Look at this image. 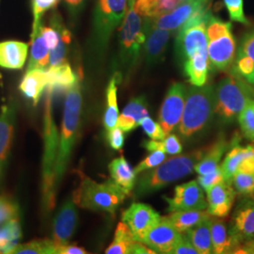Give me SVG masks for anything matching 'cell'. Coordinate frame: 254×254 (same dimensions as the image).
Wrapping results in <instances>:
<instances>
[{
  "label": "cell",
  "instance_id": "obj_35",
  "mask_svg": "<svg viewBox=\"0 0 254 254\" xmlns=\"http://www.w3.org/2000/svg\"><path fill=\"white\" fill-rule=\"evenodd\" d=\"M136 242L132 232L125 222H120L115 231L114 239L106 251L107 254H128Z\"/></svg>",
  "mask_w": 254,
  "mask_h": 254
},
{
  "label": "cell",
  "instance_id": "obj_18",
  "mask_svg": "<svg viewBox=\"0 0 254 254\" xmlns=\"http://www.w3.org/2000/svg\"><path fill=\"white\" fill-rule=\"evenodd\" d=\"M171 36L172 31L154 27L152 24L151 18V24L148 27L145 44L143 46L146 64L148 65H154L162 61Z\"/></svg>",
  "mask_w": 254,
  "mask_h": 254
},
{
  "label": "cell",
  "instance_id": "obj_41",
  "mask_svg": "<svg viewBox=\"0 0 254 254\" xmlns=\"http://www.w3.org/2000/svg\"><path fill=\"white\" fill-rule=\"evenodd\" d=\"M60 0H32L33 25L32 29L42 25V17L47 10L57 7Z\"/></svg>",
  "mask_w": 254,
  "mask_h": 254
},
{
  "label": "cell",
  "instance_id": "obj_25",
  "mask_svg": "<svg viewBox=\"0 0 254 254\" xmlns=\"http://www.w3.org/2000/svg\"><path fill=\"white\" fill-rule=\"evenodd\" d=\"M47 86L46 70L32 69L27 70L25 76L20 83L19 89L28 99L32 100L37 106Z\"/></svg>",
  "mask_w": 254,
  "mask_h": 254
},
{
  "label": "cell",
  "instance_id": "obj_22",
  "mask_svg": "<svg viewBox=\"0 0 254 254\" xmlns=\"http://www.w3.org/2000/svg\"><path fill=\"white\" fill-rule=\"evenodd\" d=\"M28 54V45L18 41L0 43V67L19 70L24 67Z\"/></svg>",
  "mask_w": 254,
  "mask_h": 254
},
{
  "label": "cell",
  "instance_id": "obj_19",
  "mask_svg": "<svg viewBox=\"0 0 254 254\" xmlns=\"http://www.w3.org/2000/svg\"><path fill=\"white\" fill-rule=\"evenodd\" d=\"M230 229L240 244L254 241V200H246L237 207Z\"/></svg>",
  "mask_w": 254,
  "mask_h": 254
},
{
  "label": "cell",
  "instance_id": "obj_36",
  "mask_svg": "<svg viewBox=\"0 0 254 254\" xmlns=\"http://www.w3.org/2000/svg\"><path fill=\"white\" fill-rule=\"evenodd\" d=\"M21 236V227L17 218L0 225V253L10 254L18 245Z\"/></svg>",
  "mask_w": 254,
  "mask_h": 254
},
{
  "label": "cell",
  "instance_id": "obj_10",
  "mask_svg": "<svg viewBox=\"0 0 254 254\" xmlns=\"http://www.w3.org/2000/svg\"><path fill=\"white\" fill-rule=\"evenodd\" d=\"M187 88L182 83H173L167 92L159 110V125L167 135L178 127L181 121Z\"/></svg>",
  "mask_w": 254,
  "mask_h": 254
},
{
  "label": "cell",
  "instance_id": "obj_17",
  "mask_svg": "<svg viewBox=\"0 0 254 254\" xmlns=\"http://www.w3.org/2000/svg\"><path fill=\"white\" fill-rule=\"evenodd\" d=\"M236 193L232 184L225 180L211 188L206 191L209 214L215 218L227 217L236 200Z\"/></svg>",
  "mask_w": 254,
  "mask_h": 254
},
{
  "label": "cell",
  "instance_id": "obj_1",
  "mask_svg": "<svg viewBox=\"0 0 254 254\" xmlns=\"http://www.w3.org/2000/svg\"><path fill=\"white\" fill-rule=\"evenodd\" d=\"M205 151V149H199L189 154L174 155L165 159L154 169L141 173V175L136 178L134 188L136 197L152 194L189 176L193 173L195 165L200 161Z\"/></svg>",
  "mask_w": 254,
  "mask_h": 254
},
{
  "label": "cell",
  "instance_id": "obj_51",
  "mask_svg": "<svg viewBox=\"0 0 254 254\" xmlns=\"http://www.w3.org/2000/svg\"><path fill=\"white\" fill-rule=\"evenodd\" d=\"M87 252L80 247L65 244L56 247V254H86Z\"/></svg>",
  "mask_w": 254,
  "mask_h": 254
},
{
  "label": "cell",
  "instance_id": "obj_27",
  "mask_svg": "<svg viewBox=\"0 0 254 254\" xmlns=\"http://www.w3.org/2000/svg\"><path fill=\"white\" fill-rule=\"evenodd\" d=\"M109 171L112 180L129 195L134 190L136 184V174L135 169L127 162L124 156L113 159L109 165Z\"/></svg>",
  "mask_w": 254,
  "mask_h": 254
},
{
  "label": "cell",
  "instance_id": "obj_46",
  "mask_svg": "<svg viewBox=\"0 0 254 254\" xmlns=\"http://www.w3.org/2000/svg\"><path fill=\"white\" fill-rule=\"evenodd\" d=\"M221 181H224V176L219 167L211 173L199 175L197 179V182L199 183L201 189L205 192Z\"/></svg>",
  "mask_w": 254,
  "mask_h": 254
},
{
  "label": "cell",
  "instance_id": "obj_11",
  "mask_svg": "<svg viewBox=\"0 0 254 254\" xmlns=\"http://www.w3.org/2000/svg\"><path fill=\"white\" fill-rule=\"evenodd\" d=\"M160 218L161 216L152 206L142 202L132 203L122 215V221L127 224L138 242L142 241Z\"/></svg>",
  "mask_w": 254,
  "mask_h": 254
},
{
  "label": "cell",
  "instance_id": "obj_20",
  "mask_svg": "<svg viewBox=\"0 0 254 254\" xmlns=\"http://www.w3.org/2000/svg\"><path fill=\"white\" fill-rule=\"evenodd\" d=\"M46 91L50 92L53 97L56 94L64 93V91H68L78 80V77L73 73L71 66L67 63L49 67L46 70Z\"/></svg>",
  "mask_w": 254,
  "mask_h": 254
},
{
  "label": "cell",
  "instance_id": "obj_12",
  "mask_svg": "<svg viewBox=\"0 0 254 254\" xmlns=\"http://www.w3.org/2000/svg\"><path fill=\"white\" fill-rule=\"evenodd\" d=\"M170 213L182 210H206L204 190L195 180L177 186L172 198H165Z\"/></svg>",
  "mask_w": 254,
  "mask_h": 254
},
{
  "label": "cell",
  "instance_id": "obj_29",
  "mask_svg": "<svg viewBox=\"0 0 254 254\" xmlns=\"http://www.w3.org/2000/svg\"><path fill=\"white\" fill-rule=\"evenodd\" d=\"M41 25L33 28L30 41V58L27 65V70L43 69L49 67V49L41 33Z\"/></svg>",
  "mask_w": 254,
  "mask_h": 254
},
{
  "label": "cell",
  "instance_id": "obj_23",
  "mask_svg": "<svg viewBox=\"0 0 254 254\" xmlns=\"http://www.w3.org/2000/svg\"><path fill=\"white\" fill-rule=\"evenodd\" d=\"M16 118V109L12 104L5 105L0 111V167L9 154Z\"/></svg>",
  "mask_w": 254,
  "mask_h": 254
},
{
  "label": "cell",
  "instance_id": "obj_7",
  "mask_svg": "<svg viewBox=\"0 0 254 254\" xmlns=\"http://www.w3.org/2000/svg\"><path fill=\"white\" fill-rule=\"evenodd\" d=\"M127 196L113 180L97 183L85 177L78 190L74 193L73 200L81 208L114 214Z\"/></svg>",
  "mask_w": 254,
  "mask_h": 254
},
{
  "label": "cell",
  "instance_id": "obj_6",
  "mask_svg": "<svg viewBox=\"0 0 254 254\" xmlns=\"http://www.w3.org/2000/svg\"><path fill=\"white\" fill-rule=\"evenodd\" d=\"M254 87L231 74L218 82L215 89V115L223 123H233L242 109L254 99Z\"/></svg>",
  "mask_w": 254,
  "mask_h": 254
},
{
  "label": "cell",
  "instance_id": "obj_39",
  "mask_svg": "<svg viewBox=\"0 0 254 254\" xmlns=\"http://www.w3.org/2000/svg\"><path fill=\"white\" fill-rule=\"evenodd\" d=\"M237 120L243 135L254 143V99L242 109Z\"/></svg>",
  "mask_w": 254,
  "mask_h": 254
},
{
  "label": "cell",
  "instance_id": "obj_34",
  "mask_svg": "<svg viewBox=\"0 0 254 254\" xmlns=\"http://www.w3.org/2000/svg\"><path fill=\"white\" fill-rule=\"evenodd\" d=\"M254 147V145H248L247 147L236 145L229 151L223 162L219 165L225 181L232 184V179L235 173L237 172L239 165L250 154Z\"/></svg>",
  "mask_w": 254,
  "mask_h": 254
},
{
  "label": "cell",
  "instance_id": "obj_16",
  "mask_svg": "<svg viewBox=\"0 0 254 254\" xmlns=\"http://www.w3.org/2000/svg\"><path fill=\"white\" fill-rule=\"evenodd\" d=\"M232 68L233 74L254 87V29L241 39Z\"/></svg>",
  "mask_w": 254,
  "mask_h": 254
},
{
  "label": "cell",
  "instance_id": "obj_52",
  "mask_svg": "<svg viewBox=\"0 0 254 254\" xmlns=\"http://www.w3.org/2000/svg\"><path fill=\"white\" fill-rule=\"evenodd\" d=\"M130 254H155L153 250H151L149 247H147L145 244L136 241L131 250H130Z\"/></svg>",
  "mask_w": 254,
  "mask_h": 254
},
{
  "label": "cell",
  "instance_id": "obj_26",
  "mask_svg": "<svg viewBox=\"0 0 254 254\" xmlns=\"http://www.w3.org/2000/svg\"><path fill=\"white\" fill-rule=\"evenodd\" d=\"M183 65L185 74L192 86L200 87L206 84L210 68L207 51L192 56L185 61Z\"/></svg>",
  "mask_w": 254,
  "mask_h": 254
},
{
  "label": "cell",
  "instance_id": "obj_2",
  "mask_svg": "<svg viewBox=\"0 0 254 254\" xmlns=\"http://www.w3.org/2000/svg\"><path fill=\"white\" fill-rule=\"evenodd\" d=\"M135 0H128L126 17L120 28V65L122 76L128 75L135 68L144 46L150 17L141 16L134 6Z\"/></svg>",
  "mask_w": 254,
  "mask_h": 254
},
{
  "label": "cell",
  "instance_id": "obj_8",
  "mask_svg": "<svg viewBox=\"0 0 254 254\" xmlns=\"http://www.w3.org/2000/svg\"><path fill=\"white\" fill-rule=\"evenodd\" d=\"M206 37L210 65L218 71H226L232 66L236 54L232 24L210 13L206 24Z\"/></svg>",
  "mask_w": 254,
  "mask_h": 254
},
{
  "label": "cell",
  "instance_id": "obj_45",
  "mask_svg": "<svg viewBox=\"0 0 254 254\" xmlns=\"http://www.w3.org/2000/svg\"><path fill=\"white\" fill-rule=\"evenodd\" d=\"M151 154H149L147 157H145L140 163L138 164L135 168V172L136 174H140L145 171L154 169L157 167L158 165L163 162L166 159V154L161 151H154L150 152Z\"/></svg>",
  "mask_w": 254,
  "mask_h": 254
},
{
  "label": "cell",
  "instance_id": "obj_50",
  "mask_svg": "<svg viewBox=\"0 0 254 254\" xmlns=\"http://www.w3.org/2000/svg\"><path fill=\"white\" fill-rule=\"evenodd\" d=\"M65 6L69 11L71 17H77L85 6L86 0H64Z\"/></svg>",
  "mask_w": 254,
  "mask_h": 254
},
{
  "label": "cell",
  "instance_id": "obj_40",
  "mask_svg": "<svg viewBox=\"0 0 254 254\" xmlns=\"http://www.w3.org/2000/svg\"><path fill=\"white\" fill-rule=\"evenodd\" d=\"M232 185L238 194H254V173L237 172L232 179Z\"/></svg>",
  "mask_w": 254,
  "mask_h": 254
},
{
  "label": "cell",
  "instance_id": "obj_44",
  "mask_svg": "<svg viewBox=\"0 0 254 254\" xmlns=\"http://www.w3.org/2000/svg\"><path fill=\"white\" fill-rule=\"evenodd\" d=\"M139 126L143 129L146 135L151 139L162 140L166 136V134L161 126L158 123L154 122L150 116H147L145 118L142 119Z\"/></svg>",
  "mask_w": 254,
  "mask_h": 254
},
{
  "label": "cell",
  "instance_id": "obj_30",
  "mask_svg": "<svg viewBox=\"0 0 254 254\" xmlns=\"http://www.w3.org/2000/svg\"><path fill=\"white\" fill-rule=\"evenodd\" d=\"M211 215L206 210H182L172 212L166 218L179 233L184 234L191 228L197 226L201 221L210 218Z\"/></svg>",
  "mask_w": 254,
  "mask_h": 254
},
{
  "label": "cell",
  "instance_id": "obj_15",
  "mask_svg": "<svg viewBox=\"0 0 254 254\" xmlns=\"http://www.w3.org/2000/svg\"><path fill=\"white\" fill-rule=\"evenodd\" d=\"M78 224V212L73 198H69L61 206L54 220L53 241L58 246L68 244Z\"/></svg>",
  "mask_w": 254,
  "mask_h": 254
},
{
  "label": "cell",
  "instance_id": "obj_14",
  "mask_svg": "<svg viewBox=\"0 0 254 254\" xmlns=\"http://www.w3.org/2000/svg\"><path fill=\"white\" fill-rule=\"evenodd\" d=\"M209 0H186L173 10L152 18L153 26L170 31L179 30L200 9L207 7Z\"/></svg>",
  "mask_w": 254,
  "mask_h": 254
},
{
  "label": "cell",
  "instance_id": "obj_53",
  "mask_svg": "<svg viewBox=\"0 0 254 254\" xmlns=\"http://www.w3.org/2000/svg\"><path fill=\"white\" fill-rule=\"evenodd\" d=\"M180 3H182V2H184V1H186V0H178Z\"/></svg>",
  "mask_w": 254,
  "mask_h": 254
},
{
  "label": "cell",
  "instance_id": "obj_49",
  "mask_svg": "<svg viewBox=\"0 0 254 254\" xmlns=\"http://www.w3.org/2000/svg\"><path fill=\"white\" fill-rule=\"evenodd\" d=\"M108 138L112 149L116 151L122 150L125 144V132L120 127H114L108 133Z\"/></svg>",
  "mask_w": 254,
  "mask_h": 254
},
{
  "label": "cell",
  "instance_id": "obj_5",
  "mask_svg": "<svg viewBox=\"0 0 254 254\" xmlns=\"http://www.w3.org/2000/svg\"><path fill=\"white\" fill-rule=\"evenodd\" d=\"M53 95L46 91L44 116V154L42 163L43 205L47 211L54 208L57 187L55 183L56 163L59 150V131L55 125L52 101Z\"/></svg>",
  "mask_w": 254,
  "mask_h": 254
},
{
  "label": "cell",
  "instance_id": "obj_32",
  "mask_svg": "<svg viewBox=\"0 0 254 254\" xmlns=\"http://www.w3.org/2000/svg\"><path fill=\"white\" fill-rule=\"evenodd\" d=\"M199 254H213L211 240V217L184 233Z\"/></svg>",
  "mask_w": 254,
  "mask_h": 254
},
{
  "label": "cell",
  "instance_id": "obj_38",
  "mask_svg": "<svg viewBox=\"0 0 254 254\" xmlns=\"http://www.w3.org/2000/svg\"><path fill=\"white\" fill-rule=\"evenodd\" d=\"M10 254H56V244L50 239H39L26 244H18Z\"/></svg>",
  "mask_w": 254,
  "mask_h": 254
},
{
  "label": "cell",
  "instance_id": "obj_4",
  "mask_svg": "<svg viewBox=\"0 0 254 254\" xmlns=\"http://www.w3.org/2000/svg\"><path fill=\"white\" fill-rule=\"evenodd\" d=\"M215 115V89L211 85L191 86L187 90L185 107L178 131L184 138H190L208 127Z\"/></svg>",
  "mask_w": 254,
  "mask_h": 254
},
{
  "label": "cell",
  "instance_id": "obj_43",
  "mask_svg": "<svg viewBox=\"0 0 254 254\" xmlns=\"http://www.w3.org/2000/svg\"><path fill=\"white\" fill-rule=\"evenodd\" d=\"M230 19L244 25L249 24V20L246 18L244 13L243 0H223Z\"/></svg>",
  "mask_w": 254,
  "mask_h": 254
},
{
  "label": "cell",
  "instance_id": "obj_42",
  "mask_svg": "<svg viewBox=\"0 0 254 254\" xmlns=\"http://www.w3.org/2000/svg\"><path fill=\"white\" fill-rule=\"evenodd\" d=\"M18 217V206L9 198L0 197V225Z\"/></svg>",
  "mask_w": 254,
  "mask_h": 254
},
{
  "label": "cell",
  "instance_id": "obj_33",
  "mask_svg": "<svg viewBox=\"0 0 254 254\" xmlns=\"http://www.w3.org/2000/svg\"><path fill=\"white\" fill-rule=\"evenodd\" d=\"M52 27H56L60 32V42L57 47L49 52V67L58 66L65 63V58L67 54V47L71 43V33L64 27L61 18L54 14L51 20Z\"/></svg>",
  "mask_w": 254,
  "mask_h": 254
},
{
  "label": "cell",
  "instance_id": "obj_28",
  "mask_svg": "<svg viewBox=\"0 0 254 254\" xmlns=\"http://www.w3.org/2000/svg\"><path fill=\"white\" fill-rule=\"evenodd\" d=\"M229 147L230 142H228L225 137L218 138L207 151H205L200 161L195 165L194 171L199 175H202L217 170L223 155L229 150Z\"/></svg>",
  "mask_w": 254,
  "mask_h": 254
},
{
  "label": "cell",
  "instance_id": "obj_24",
  "mask_svg": "<svg viewBox=\"0 0 254 254\" xmlns=\"http://www.w3.org/2000/svg\"><path fill=\"white\" fill-rule=\"evenodd\" d=\"M211 240L213 254H231L240 245L231 229L228 230L224 221L211 218Z\"/></svg>",
  "mask_w": 254,
  "mask_h": 254
},
{
  "label": "cell",
  "instance_id": "obj_21",
  "mask_svg": "<svg viewBox=\"0 0 254 254\" xmlns=\"http://www.w3.org/2000/svg\"><path fill=\"white\" fill-rule=\"evenodd\" d=\"M149 116L147 109V101L144 96H137L133 98L124 109L121 115H119L117 127L125 133L135 130L140 125L143 118Z\"/></svg>",
  "mask_w": 254,
  "mask_h": 254
},
{
  "label": "cell",
  "instance_id": "obj_9",
  "mask_svg": "<svg viewBox=\"0 0 254 254\" xmlns=\"http://www.w3.org/2000/svg\"><path fill=\"white\" fill-rule=\"evenodd\" d=\"M128 0H98L94 10V46L102 51L126 17Z\"/></svg>",
  "mask_w": 254,
  "mask_h": 254
},
{
  "label": "cell",
  "instance_id": "obj_3",
  "mask_svg": "<svg viewBox=\"0 0 254 254\" xmlns=\"http://www.w3.org/2000/svg\"><path fill=\"white\" fill-rule=\"evenodd\" d=\"M81 108V90L80 82L78 79L73 86L66 91L64 118L59 140V150L55 172V183L57 189L64 178L77 137Z\"/></svg>",
  "mask_w": 254,
  "mask_h": 254
},
{
  "label": "cell",
  "instance_id": "obj_13",
  "mask_svg": "<svg viewBox=\"0 0 254 254\" xmlns=\"http://www.w3.org/2000/svg\"><path fill=\"white\" fill-rule=\"evenodd\" d=\"M181 236V233L173 227L168 218L161 217L160 220L146 234L141 243L149 247L155 254H171Z\"/></svg>",
  "mask_w": 254,
  "mask_h": 254
},
{
  "label": "cell",
  "instance_id": "obj_47",
  "mask_svg": "<svg viewBox=\"0 0 254 254\" xmlns=\"http://www.w3.org/2000/svg\"><path fill=\"white\" fill-rule=\"evenodd\" d=\"M41 33L46 42V46L49 50H53L59 45L60 42V32L54 27H41Z\"/></svg>",
  "mask_w": 254,
  "mask_h": 254
},
{
  "label": "cell",
  "instance_id": "obj_31",
  "mask_svg": "<svg viewBox=\"0 0 254 254\" xmlns=\"http://www.w3.org/2000/svg\"><path fill=\"white\" fill-rule=\"evenodd\" d=\"M122 74L116 72L112 75L107 89V107L104 117V126L107 133L117 127L119 118L118 102H117V91L119 82L122 79Z\"/></svg>",
  "mask_w": 254,
  "mask_h": 254
},
{
  "label": "cell",
  "instance_id": "obj_48",
  "mask_svg": "<svg viewBox=\"0 0 254 254\" xmlns=\"http://www.w3.org/2000/svg\"><path fill=\"white\" fill-rule=\"evenodd\" d=\"M171 254H199L195 247L191 244L190 239L185 234H182L181 238L173 248Z\"/></svg>",
  "mask_w": 254,
  "mask_h": 254
},
{
  "label": "cell",
  "instance_id": "obj_37",
  "mask_svg": "<svg viewBox=\"0 0 254 254\" xmlns=\"http://www.w3.org/2000/svg\"><path fill=\"white\" fill-rule=\"evenodd\" d=\"M142 146L148 152L154 151H161L165 154L170 155H177L180 154L183 151V145L179 137L172 133L165 136L162 140H148L144 141Z\"/></svg>",
  "mask_w": 254,
  "mask_h": 254
}]
</instances>
